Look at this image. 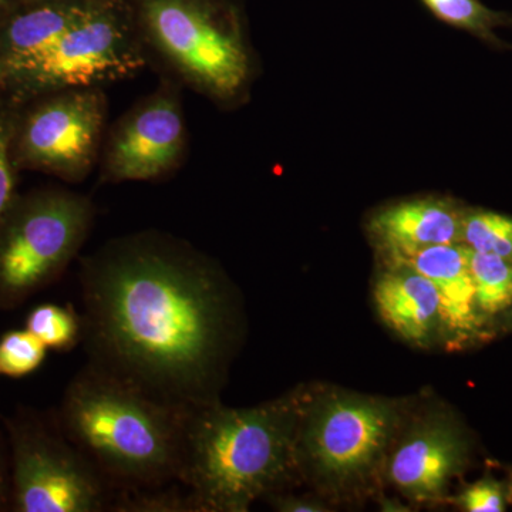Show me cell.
<instances>
[{"label": "cell", "instance_id": "24", "mask_svg": "<svg viewBox=\"0 0 512 512\" xmlns=\"http://www.w3.org/2000/svg\"><path fill=\"white\" fill-rule=\"evenodd\" d=\"M12 505V466L8 439L0 431V511L10 510Z\"/></svg>", "mask_w": 512, "mask_h": 512}, {"label": "cell", "instance_id": "14", "mask_svg": "<svg viewBox=\"0 0 512 512\" xmlns=\"http://www.w3.org/2000/svg\"><path fill=\"white\" fill-rule=\"evenodd\" d=\"M380 316L397 335L423 345L440 320L439 295L433 284L407 266H392L375 286Z\"/></svg>", "mask_w": 512, "mask_h": 512}, {"label": "cell", "instance_id": "3", "mask_svg": "<svg viewBox=\"0 0 512 512\" xmlns=\"http://www.w3.org/2000/svg\"><path fill=\"white\" fill-rule=\"evenodd\" d=\"M190 410L86 365L67 384L55 416L119 494L180 484Z\"/></svg>", "mask_w": 512, "mask_h": 512}, {"label": "cell", "instance_id": "21", "mask_svg": "<svg viewBox=\"0 0 512 512\" xmlns=\"http://www.w3.org/2000/svg\"><path fill=\"white\" fill-rule=\"evenodd\" d=\"M173 485V484H171ZM117 494L113 510L124 512H200L190 491L171 487Z\"/></svg>", "mask_w": 512, "mask_h": 512}, {"label": "cell", "instance_id": "23", "mask_svg": "<svg viewBox=\"0 0 512 512\" xmlns=\"http://www.w3.org/2000/svg\"><path fill=\"white\" fill-rule=\"evenodd\" d=\"M12 119L5 113H0V220L13 201L15 178H13L12 164H10V144H12Z\"/></svg>", "mask_w": 512, "mask_h": 512}, {"label": "cell", "instance_id": "26", "mask_svg": "<svg viewBox=\"0 0 512 512\" xmlns=\"http://www.w3.org/2000/svg\"><path fill=\"white\" fill-rule=\"evenodd\" d=\"M5 74H6L5 66H3L2 62H0V79H2V77L5 76Z\"/></svg>", "mask_w": 512, "mask_h": 512}, {"label": "cell", "instance_id": "8", "mask_svg": "<svg viewBox=\"0 0 512 512\" xmlns=\"http://www.w3.org/2000/svg\"><path fill=\"white\" fill-rule=\"evenodd\" d=\"M141 60L123 26L109 13L92 9L12 76L35 89H92L136 72Z\"/></svg>", "mask_w": 512, "mask_h": 512}, {"label": "cell", "instance_id": "19", "mask_svg": "<svg viewBox=\"0 0 512 512\" xmlns=\"http://www.w3.org/2000/svg\"><path fill=\"white\" fill-rule=\"evenodd\" d=\"M463 242L473 251L512 259V218L490 211L471 212L464 217Z\"/></svg>", "mask_w": 512, "mask_h": 512}, {"label": "cell", "instance_id": "27", "mask_svg": "<svg viewBox=\"0 0 512 512\" xmlns=\"http://www.w3.org/2000/svg\"><path fill=\"white\" fill-rule=\"evenodd\" d=\"M510 498H511V501H512V483H511V487H510Z\"/></svg>", "mask_w": 512, "mask_h": 512}, {"label": "cell", "instance_id": "12", "mask_svg": "<svg viewBox=\"0 0 512 512\" xmlns=\"http://www.w3.org/2000/svg\"><path fill=\"white\" fill-rule=\"evenodd\" d=\"M468 254L470 248L454 244L387 255L392 266H407L429 279L439 295L441 323L461 335L480 325Z\"/></svg>", "mask_w": 512, "mask_h": 512}, {"label": "cell", "instance_id": "18", "mask_svg": "<svg viewBox=\"0 0 512 512\" xmlns=\"http://www.w3.org/2000/svg\"><path fill=\"white\" fill-rule=\"evenodd\" d=\"M427 9L454 28L467 30L481 39L495 42L494 30L507 25L511 18L485 6L481 0H420Z\"/></svg>", "mask_w": 512, "mask_h": 512}, {"label": "cell", "instance_id": "13", "mask_svg": "<svg viewBox=\"0 0 512 512\" xmlns=\"http://www.w3.org/2000/svg\"><path fill=\"white\" fill-rule=\"evenodd\" d=\"M456 205L444 200H416L386 208L370 222V231L387 255L433 245L463 242V222Z\"/></svg>", "mask_w": 512, "mask_h": 512}, {"label": "cell", "instance_id": "6", "mask_svg": "<svg viewBox=\"0 0 512 512\" xmlns=\"http://www.w3.org/2000/svg\"><path fill=\"white\" fill-rule=\"evenodd\" d=\"M392 404L356 394H333L303 403L299 464L329 484H353L375 470L396 429Z\"/></svg>", "mask_w": 512, "mask_h": 512}, {"label": "cell", "instance_id": "9", "mask_svg": "<svg viewBox=\"0 0 512 512\" xmlns=\"http://www.w3.org/2000/svg\"><path fill=\"white\" fill-rule=\"evenodd\" d=\"M103 96L93 89L67 90L30 114L19 151L32 167L80 180L92 167L104 123Z\"/></svg>", "mask_w": 512, "mask_h": 512}, {"label": "cell", "instance_id": "11", "mask_svg": "<svg viewBox=\"0 0 512 512\" xmlns=\"http://www.w3.org/2000/svg\"><path fill=\"white\" fill-rule=\"evenodd\" d=\"M464 454L466 446L456 427L444 420L427 421L394 451L390 481L412 500H436L460 471Z\"/></svg>", "mask_w": 512, "mask_h": 512}, {"label": "cell", "instance_id": "25", "mask_svg": "<svg viewBox=\"0 0 512 512\" xmlns=\"http://www.w3.org/2000/svg\"><path fill=\"white\" fill-rule=\"evenodd\" d=\"M275 508L285 512H318L326 511L322 505L312 503V501L299 500L293 497H278L275 500Z\"/></svg>", "mask_w": 512, "mask_h": 512}, {"label": "cell", "instance_id": "4", "mask_svg": "<svg viewBox=\"0 0 512 512\" xmlns=\"http://www.w3.org/2000/svg\"><path fill=\"white\" fill-rule=\"evenodd\" d=\"M94 220L92 201L50 190L15 200L0 220V311L52 285L79 255Z\"/></svg>", "mask_w": 512, "mask_h": 512}, {"label": "cell", "instance_id": "10", "mask_svg": "<svg viewBox=\"0 0 512 512\" xmlns=\"http://www.w3.org/2000/svg\"><path fill=\"white\" fill-rule=\"evenodd\" d=\"M185 127L177 100L156 94L131 111L111 137L106 175L111 181H148L173 170L183 154Z\"/></svg>", "mask_w": 512, "mask_h": 512}, {"label": "cell", "instance_id": "5", "mask_svg": "<svg viewBox=\"0 0 512 512\" xmlns=\"http://www.w3.org/2000/svg\"><path fill=\"white\" fill-rule=\"evenodd\" d=\"M12 466L16 512L113 510L117 491L82 451L64 436L55 413L20 407L3 417Z\"/></svg>", "mask_w": 512, "mask_h": 512}, {"label": "cell", "instance_id": "17", "mask_svg": "<svg viewBox=\"0 0 512 512\" xmlns=\"http://www.w3.org/2000/svg\"><path fill=\"white\" fill-rule=\"evenodd\" d=\"M25 328L47 349L69 352L82 342V315L72 305L43 303L30 311Z\"/></svg>", "mask_w": 512, "mask_h": 512}, {"label": "cell", "instance_id": "20", "mask_svg": "<svg viewBox=\"0 0 512 512\" xmlns=\"http://www.w3.org/2000/svg\"><path fill=\"white\" fill-rule=\"evenodd\" d=\"M47 348L28 329L10 330L0 338V377L32 375L45 362Z\"/></svg>", "mask_w": 512, "mask_h": 512}, {"label": "cell", "instance_id": "16", "mask_svg": "<svg viewBox=\"0 0 512 512\" xmlns=\"http://www.w3.org/2000/svg\"><path fill=\"white\" fill-rule=\"evenodd\" d=\"M471 276L478 311L497 315L512 305V259L470 249Z\"/></svg>", "mask_w": 512, "mask_h": 512}, {"label": "cell", "instance_id": "1", "mask_svg": "<svg viewBox=\"0 0 512 512\" xmlns=\"http://www.w3.org/2000/svg\"><path fill=\"white\" fill-rule=\"evenodd\" d=\"M87 365L173 406L220 402L234 336L231 289L180 239H114L80 265Z\"/></svg>", "mask_w": 512, "mask_h": 512}, {"label": "cell", "instance_id": "2", "mask_svg": "<svg viewBox=\"0 0 512 512\" xmlns=\"http://www.w3.org/2000/svg\"><path fill=\"white\" fill-rule=\"evenodd\" d=\"M303 403L295 393L251 409L215 402L188 412L178 483L200 512L248 511L291 481Z\"/></svg>", "mask_w": 512, "mask_h": 512}, {"label": "cell", "instance_id": "15", "mask_svg": "<svg viewBox=\"0 0 512 512\" xmlns=\"http://www.w3.org/2000/svg\"><path fill=\"white\" fill-rule=\"evenodd\" d=\"M92 8L45 6L13 20L0 42V62L13 74L55 45Z\"/></svg>", "mask_w": 512, "mask_h": 512}, {"label": "cell", "instance_id": "22", "mask_svg": "<svg viewBox=\"0 0 512 512\" xmlns=\"http://www.w3.org/2000/svg\"><path fill=\"white\" fill-rule=\"evenodd\" d=\"M460 505L468 512H503L505 495L494 480H481L460 495Z\"/></svg>", "mask_w": 512, "mask_h": 512}, {"label": "cell", "instance_id": "7", "mask_svg": "<svg viewBox=\"0 0 512 512\" xmlns=\"http://www.w3.org/2000/svg\"><path fill=\"white\" fill-rule=\"evenodd\" d=\"M146 18L158 49L191 82L215 96L237 92L248 76V57L237 33L188 0H151Z\"/></svg>", "mask_w": 512, "mask_h": 512}]
</instances>
